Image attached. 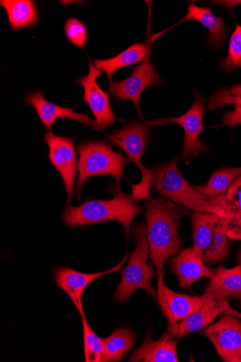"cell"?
Listing matches in <instances>:
<instances>
[{
    "mask_svg": "<svg viewBox=\"0 0 241 362\" xmlns=\"http://www.w3.org/2000/svg\"><path fill=\"white\" fill-rule=\"evenodd\" d=\"M145 207L150 259L155 267L158 279L164 276L166 261L180 253V222L189 211L159 197L148 202Z\"/></svg>",
    "mask_w": 241,
    "mask_h": 362,
    "instance_id": "6da1fadb",
    "label": "cell"
},
{
    "mask_svg": "<svg viewBox=\"0 0 241 362\" xmlns=\"http://www.w3.org/2000/svg\"><path fill=\"white\" fill-rule=\"evenodd\" d=\"M110 192L114 195L110 201H89L79 207L69 205L62 221L69 228L116 221L124 226L128 240L131 224L142 213V208L131 195L123 192L120 183L112 185Z\"/></svg>",
    "mask_w": 241,
    "mask_h": 362,
    "instance_id": "7a4b0ae2",
    "label": "cell"
},
{
    "mask_svg": "<svg viewBox=\"0 0 241 362\" xmlns=\"http://www.w3.org/2000/svg\"><path fill=\"white\" fill-rule=\"evenodd\" d=\"M132 236L136 250L130 254L127 266L122 272V279L114 293V299L117 303H124L131 298L136 289L142 288L158 303L157 290L151 283V280L157 277L156 269L153 263L147 262L150 257V248L146 224L134 223Z\"/></svg>",
    "mask_w": 241,
    "mask_h": 362,
    "instance_id": "3957f363",
    "label": "cell"
},
{
    "mask_svg": "<svg viewBox=\"0 0 241 362\" xmlns=\"http://www.w3.org/2000/svg\"><path fill=\"white\" fill-rule=\"evenodd\" d=\"M151 126L139 122H129L123 128L113 132L107 138L110 142L122 148L127 155L129 161L135 164L142 173L140 183L131 184V195L134 199L152 201L150 189L152 187L153 175L151 170L147 169L141 162L150 136Z\"/></svg>",
    "mask_w": 241,
    "mask_h": 362,
    "instance_id": "277c9868",
    "label": "cell"
},
{
    "mask_svg": "<svg viewBox=\"0 0 241 362\" xmlns=\"http://www.w3.org/2000/svg\"><path fill=\"white\" fill-rule=\"evenodd\" d=\"M78 180L76 194L81 200V192L85 182L91 177L108 175L120 183L127 158L112 151L106 141H87L78 146Z\"/></svg>",
    "mask_w": 241,
    "mask_h": 362,
    "instance_id": "5b68a950",
    "label": "cell"
},
{
    "mask_svg": "<svg viewBox=\"0 0 241 362\" xmlns=\"http://www.w3.org/2000/svg\"><path fill=\"white\" fill-rule=\"evenodd\" d=\"M177 158L163 165L153 168V190L171 202L188 210L196 211L212 199L197 191L185 179L177 164Z\"/></svg>",
    "mask_w": 241,
    "mask_h": 362,
    "instance_id": "8992f818",
    "label": "cell"
},
{
    "mask_svg": "<svg viewBox=\"0 0 241 362\" xmlns=\"http://www.w3.org/2000/svg\"><path fill=\"white\" fill-rule=\"evenodd\" d=\"M162 81L156 69L150 62V53L136 66L132 74L122 81L110 83L109 93L117 101H131L135 106L140 119H143L140 109V98L149 86L161 84Z\"/></svg>",
    "mask_w": 241,
    "mask_h": 362,
    "instance_id": "52a82bcc",
    "label": "cell"
},
{
    "mask_svg": "<svg viewBox=\"0 0 241 362\" xmlns=\"http://www.w3.org/2000/svg\"><path fill=\"white\" fill-rule=\"evenodd\" d=\"M200 334L211 341L223 361L241 362V319L223 314Z\"/></svg>",
    "mask_w": 241,
    "mask_h": 362,
    "instance_id": "ba28073f",
    "label": "cell"
},
{
    "mask_svg": "<svg viewBox=\"0 0 241 362\" xmlns=\"http://www.w3.org/2000/svg\"><path fill=\"white\" fill-rule=\"evenodd\" d=\"M206 101V98L196 92L193 105L184 115L179 117L147 121L146 124L149 126L161 125L167 123L180 124L185 132L183 146L184 158L196 156L208 149V146L199 139V136L204 129L202 121L205 112L204 105Z\"/></svg>",
    "mask_w": 241,
    "mask_h": 362,
    "instance_id": "9c48e42d",
    "label": "cell"
},
{
    "mask_svg": "<svg viewBox=\"0 0 241 362\" xmlns=\"http://www.w3.org/2000/svg\"><path fill=\"white\" fill-rule=\"evenodd\" d=\"M45 141L49 148L50 161L61 177L66 192V203H70L74 194L77 172V158L74 140L55 136L52 131L46 132Z\"/></svg>",
    "mask_w": 241,
    "mask_h": 362,
    "instance_id": "30bf717a",
    "label": "cell"
},
{
    "mask_svg": "<svg viewBox=\"0 0 241 362\" xmlns=\"http://www.w3.org/2000/svg\"><path fill=\"white\" fill-rule=\"evenodd\" d=\"M101 71L90 62L88 75L77 80L76 83L84 88L83 101L91 110L98 124L102 130L110 127L115 121H124L115 115L110 105L109 95L103 91L97 83Z\"/></svg>",
    "mask_w": 241,
    "mask_h": 362,
    "instance_id": "8fae6325",
    "label": "cell"
},
{
    "mask_svg": "<svg viewBox=\"0 0 241 362\" xmlns=\"http://www.w3.org/2000/svg\"><path fill=\"white\" fill-rule=\"evenodd\" d=\"M127 258V253L117 267L98 274H83L71 268H59L54 274L55 281L58 286L69 295L81 316L83 317L86 315L82 303V295L85 289L98 278L119 272Z\"/></svg>",
    "mask_w": 241,
    "mask_h": 362,
    "instance_id": "7c38bea8",
    "label": "cell"
},
{
    "mask_svg": "<svg viewBox=\"0 0 241 362\" xmlns=\"http://www.w3.org/2000/svg\"><path fill=\"white\" fill-rule=\"evenodd\" d=\"M25 104L31 105L36 110L44 126L52 131L54 122L59 119H71L88 126L95 130L105 132L98 124L96 120L91 119L84 114H78L72 108H65L45 100L43 92L38 91L28 95Z\"/></svg>",
    "mask_w": 241,
    "mask_h": 362,
    "instance_id": "4fadbf2b",
    "label": "cell"
},
{
    "mask_svg": "<svg viewBox=\"0 0 241 362\" xmlns=\"http://www.w3.org/2000/svg\"><path fill=\"white\" fill-rule=\"evenodd\" d=\"M169 267L178 278L180 285L191 290L193 283L201 278L212 279L216 274L214 269L204 264L203 257L197 255L193 247L183 250L169 259Z\"/></svg>",
    "mask_w": 241,
    "mask_h": 362,
    "instance_id": "5bb4252c",
    "label": "cell"
},
{
    "mask_svg": "<svg viewBox=\"0 0 241 362\" xmlns=\"http://www.w3.org/2000/svg\"><path fill=\"white\" fill-rule=\"evenodd\" d=\"M168 329L159 340L154 341L148 332L143 344L130 356L128 361L179 362L177 348L179 340L175 339Z\"/></svg>",
    "mask_w": 241,
    "mask_h": 362,
    "instance_id": "9a60e30c",
    "label": "cell"
},
{
    "mask_svg": "<svg viewBox=\"0 0 241 362\" xmlns=\"http://www.w3.org/2000/svg\"><path fill=\"white\" fill-rule=\"evenodd\" d=\"M196 211L216 214L230 221V225L241 218V176L229 187L228 191L217 199L206 203Z\"/></svg>",
    "mask_w": 241,
    "mask_h": 362,
    "instance_id": "2e32d148",
    "label": "cell"
},
{
    "mask_svg": "<svg viewBox=\"0 0 241 362\" xmlns=\"http://www.w3.org/2000/svg\"><path fill=\"white\" fill-rule=\"evenodd\" d=\"M205 293L208 294V299L198 313L184 319L179 325V332L177 337L182 338L211 325L218 315L223 313L229 304L228 300L219 301L208 292L206 291Z\"/></svg>",
    "mask_w": 241,
    "mask_h": 362,
    "instance_id": "e0dca14e",
    "label": "cell"
},
{
    "mask_svg": "<svg viewBox=\"0 0 241 362\" xmlns=\"http://www.w3.org/2000/svg\"><path fill=\"white\" fill-rule=\"evenodd\" d=\"M219 301L235 298L241 301V268L240 266L228 269L221 266L206 288Z\"/></svg>",
    "mask_w": 241,
    "mask_h": 362,
    "instance_id": "ac0fdd59",
    "label": "cell"
},
{
    "mask_svg": "<svg viewBox=\"0 0 241 362\" xmlns=\"http://www.w3.org/2000/svg\"><path fill=\"white\" fill-rule=\"evenodd\" d=\"M193 228L194 250L203 257L204 251L211 245L216 228L222 218L216 214L194 211L191 216Z\"/></svg>",
    "mask_w": 241,
    "mask_h": 362,
    "instance_id": "d6986e66",
    "label": "cell"
},
{
    "mask_svg": "<svg viewBox=\"0 0 241 362\" xmlns=\"http://www.w3.org/2000/svg\"><path fill=\"white\" fill-rule=\"evenodd\" d=\"M148 45L146 44H134L113 58L93 59V64L97 69L107 75L111 82L117 71L143 62L148 54Z\"/></svg>",
    "mask_w": 241,
    "mask_h": 362,
    "instance_id": "ffe728a7",
    "label": "cell"
},
{
    "mask_svg": "<svg viewBox=\"0 0 241 362\" xmlns=\"http://www.w3.org/2000/svg\"><path fill=\"white\" fill-rule=\"evenodd\" d=\"M0 6L6 11L13 30L33 27L39 21L36 4L31 0H1Z\"/></svg>",
    "mask_w": 241,
    "mask_h": 362,
    "instance_id": "44dd1931",
    "label": "cell"
},
{
    "mask_svg": "<svg viewBox=\"0 0 241 362\" xmlns=\"http://www.w3.org/2000/svg\"><path fill=\"white\" fill-rule=\"evenodd\" d=\"M188 21H196L210 30L209 41L218 47L225 39V25L222 17L215 16L210 8H200L194 4L189 6L187 16L177 25Z\"/></svg>",
    "mask_w": 241,
    "mask_h": 362,
    "instance_id": "7402d4cb",
    "label": "cell"
},
{
    "mask_svg": "<svg viewBox=\"0 0 241 362\" xmlns=\"http://www.w3.org/2000/svg\"><path fill=\"white\" fill-rule=\"evenodd\" d=\"M164 288L166 303L177 322L184 320L198 313L208 299V294L206 293L201 297H192L172 291L165 285Z\"/></svg>",
    "mask_w": 241,
    "mask_h": 362,
    "instance_id": "603a6c76",
    "label": "cell"
},
{
    "mask_svg": "<svg viewBox=\"0 0 241 362\" xmlns=\"http://www.w3.org/2000/svg\"><path fill=\"white\" fill-rule=\"evenodd\" d=\"M136 336L130 328L119 327L110 337L103 339L102 362L122 361L135 344Z\"/></svg>",
    "mask_w": 241,
    "mask_h": 362,
    "instance_id": "cb8c5ba5",
    "label": "cell"
},
{
    "mask_svg": "<svg viewBox=\"0 0 241 362\" xmlns=\"http://www.w3.org/2000/svg\"><path fill=\"white\" fill-rule=\"evenodd\" d=\"M241 176V168H223L214 173L205 185L194 186L201 194L215 199L224 194Z\"/></svg>",
    "mask_w": 241,
    "mask_h": 362,
    "instance_id": "d4e9b609",
    "label": "cell"
},
{
    "mask_svg": "<svg viewBox=\"0 0 241 362\" xmlns=\"http://www.w3.org/2000/svg\"><path fill=\"white\" fill-rule=\"evenodd\" d=\"M230 228V221L223 219L216 228L213 241L203 255V261L206 264H216L223 261L229 253V243L227 232Z\"/></svg>",
    "mask_w": 241,
    "mask_h": 362,
    "instance_id": "484cf974",
    "label": "cell"
},
{
    "mask_svg": "<svg viewBox=\"0 0 241 362\" xmlns=\"http://www.w3.org/2000/svg\"><path fill=\"white\" fill-rule=\"evenodd\" d=\"M228 105H234L235 110L225 114L223 124L233 128L241 124V97L233 95L230 89L219 90L211 97L208 109L214 110Z\"/></svg>",
    "mask_w": 241,
    "mask_h": 362,
    "instance_id": "4316f807",
    "label": "cell"
},
{
    "mask_svg": "<svg viewBox=\"0 0 241 362\" xmlns=\"http://www.w3.org/2000/svg\"><path fill=\"white\" fill-rule=\"evenodd\" d=\"M83 325L84 351L86 362H100L102 358L103 342L92 330L86 315L81 317Z\"/></svg>",
    "mask_w": 241,
    "mask_h": 362,
    "instance_id": "83f0119b",
    "label": "cell"
},
{
    "mask_svg": "<svg viewBox=\"0 0 241 362\" xmlns=\"http://www.w3.org/2000/svg\"><path fill=\"white\" fill-rule=\"evenodd\" d=\"M221 64L228 73L241 69V25H237L230 41L228 56Z\"/></svg>",
    "mask_w": 241,
    "mask_h": 362,
    "instance_id": "f1b7e54d",
    "label": "cell"
},
{
    "mask_svg": "<svg viewBox=\"0 0 241 362\" xmlns=\"http://www.w3.org/2000/svg\"><path fill=\"white\" fill-rule=\"evenodd\" d=\"M66 37L72 45L85 48L88 40L86 26L76 18H69L64 25Z\"/></svg>",
    "mask_w": 241,
    "mask_h": 362,
    "instance_id": "f546056e",
    "label": "cell"
},
{
    "mask_svg": "<svg viewBox=\"0 0 241 362\" xmlns=\"http://www.w3.org/2000/svg\"><path fill=\"white\" fill-rule=\"evenodd\" d=\"M227 237L231 240L241 241V227L230 228L227 232Z\"/></svg>",
    "mask_w": 241,
    "mask_h": 362,
    "instance_id": "4dcf8cb0",
    "label": "cell"
},
{
    "mask_svg": "<svg viewBox=\"0 0 241 362\" xmlns=\"http://www.w3.org/2000/svg\"><path fill=\"white\" fill-rule=\"evenodd\" d=\"M223 314H230L241 319V313L236 311L235 309L231 308L229 304L227 305Z\"/></svg>",
    "mask_w": 241,
    "mask_h": 362,
    "instance_id": "1f68e13d",
    "label": "cell"
},
{
    "mask_svg": "<svg viewBox=\"0 0 241 362\" xmlns=\"http://www.w3.org/2000/svg\"><path fill=\"white\" fill-rule=\"evenodd\" d=\"M230 90L233 95L241 97V85L238 84L234 86L230 89Z\"/></svg>",
    "mask_w": 241,
    "mask_h": 362,
    "instance_id": "d6a6232c",
    "label": "cell"
},
{
    "mask_svg": "<svg viewBox=\"0 0 241 362\" xmlns=\"http://www.w3.org/2000/svg\"><path fill=\"white\" fill-rule=\"evenodd\" d=\"M241 227V218L230 224V228Z\"/></svg>",
    "mask_w": 241,
    "mask_h": 362,
    "instance_id": "836d02e7",
    "label": "cell"
},
{
    "mask_svg": "<svg viewBox=\"0 0 241 362\" xmlns=\"http://www.w3.org/2000/svg\"><path fill=\"white\" fill-rule=\"evenodd\" d=\"M240 268H241V253H240Z\"/></svg>",
    "mask_w": 241,
    "mask_h": 362,
    "instance_id": "e575fe53",
    "label": "cell"
}]
</instances>
